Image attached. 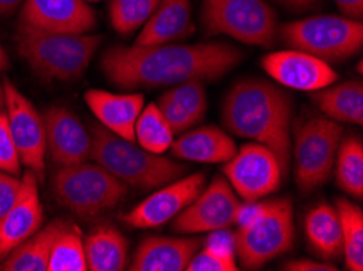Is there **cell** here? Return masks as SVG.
<instances>
[{
    "label": "cell",
    "instance_id": "52a82bcc",
    "mask_svg": "<svg viewBox=\"0 0 363 271\" xmlns=\"http://www.w3.org/2000/svg\"><path fill=\"white\" fill-rule=\"evenodd\" d=\"M206 35H227L251 46L272 47L277 40V13L266 0H202Z\"/></svg>",
    "mask_w": 363,
    "mask_h": 271
},
{
    "label": "cell",
    "instance_id": "44dd1931",
    "mask_svg": "<svg viewBox=\"0 0 363 271\" xmlns=\"http://www.w3.org/2000/svg\"><path fill=\"white\" fill-rule=\"evenodd\" d=\"M158 109L172 127L173 134H183L203 119L207 95L202 81H186L174 85L158 99Z\"/></svg>",
    "mask_w": 363,
    "mask_h": 271
},
{
    "label": "cell",
    "instance_id": "836d02e7",
    "mask_svg": "<svg viewBox=\"0 0 363 271\" xmlns=\"http://www.w3.org/2000/svg\"><path fill=\"white\" fill-rule=\"evenodd\" d=\"M21 190V180L16 175L0 171V219L10 212Z\"/></svg>",
    "mask_w": 363,
    "mask_h": 271
},
{
    "label": "cell",
    "instance_id": "8992f818",
    "mask_svg": "<svg viewBox=\"0 0 363 271\" xmlns=\"http://www.w3.org/2000/svg\"><path fill=\"white\" fill-rule=\"evenodd\" d=\"M277 36L294 51L311 54L328 64L345 62L362 51L363 25L349 16L320 15L285 23Z\"/></svg>",
    "mask_w": 363,
    "mask_h": 271
},
{
    "label": "cell",
    "instance_id": "277c9868",
    "mask_svg": "<svg viewBox=\"0 0 363 271\" xmlns=\"http://www.w3.org/2000/svg\"><path fill=\"white\" fill-rule=\"evenodd\" d=\"M90 158L129 187L153 190L179 179L189 171L186 164L135 146L134 142L113 134L101 124L90 127Z\"/></svg>",
    "mask_w": 363,
    "mask_h": 271
},
{
    "label": "cell",
    "instance_id": "f546056e",
    "mask_svg": "<svg viewBox=\"0 0 363 271\" xmlns=\"http://www.w3.org/2000/svg\"><path fill=\"white\" fill-rule=\"evenodd\" d=\"M84 239L79 229L67 223L60 231L49 255L48 271H86Z\"/></svg>",
    "mask_w": 363,
    "mask_h": 271
},
{
    "label": "cell",
    "instance_id": "d6a6232c",
    "mask_svg": "<svg viewBox=\"0 0 363 271\" xmlns=\"http://www.w3.org/2000/svg\"><path fill=\"white\" fill-rule=\"evenodd\" d=\"M236 257L220 255V253L203 247V250L197 252L188 265L186 271H236Z\"/></svg>",
    "mask_w": 363,
    "mask_h": 271
},
{
    "label": "cell",
    "instance_id": "4316f807",
    "mask_svg": "<svg viewBox=\"0 0 363 271\" xmlns=\"http://www.w3.org/2000/svg\"><path fill=\"white\" fill-rule=\"evenodd\" d=\"M344 242V262L349 271L363 270V212L347 198L335 200Z\"/></svg>",
    "mask_w": 363,
    "mask_h": 271
},
{
    "label": "cell",
    "instance_id": "4dcf8cb0",
    "mask_svg": "<svg viewBox=\"0 0 363 271\" xmlns=\"http://www.w3.org/2000/svg\"><path fill=\"white\" fill-rule=\"evenodd\" d=\"M158 4L160 0H111L109 20L119 35L130 36L147 23Z\"/></svg>",
    "mask_w": 363,
    "mask_h": 271
},
{
    "label": "cell",
    "instance_id": "9c48e42d",
    "mask_svg": "<svg viewBox=\"0 0 363 271\" xmlns=\"http://www.w3.org/2000/svg\"><path fill=\"white\" fill-rule=\"evenodd\" d=\"M342 125L320 115L298 119L295 124V179L303 193L316 190L333 174Z\"/></svg>",
    "mask_w": 363,
    "mask_h": 271
},
{
    "label": "cell",
    "instance_id": "5bb4252c",
    "mask_svg": "<svg viewBox=\"0 0 363 271\" xmlns=\"http://www.w3.org/2000/svg\"><path fill=\"white\" fill-rule=\"evenodd\" d=\"M262 69L280 85L300 91H316L333 85L337 74L328 62L301 51H279L262 57Z\"/></svg>",
    "mask_w": 363,
    "mask_h": 271
},
{
    "label": "cell",
    "instance_id": "3957f363",
    "mask_svg": "<svg viewBox=\"0 0 363 271\" xmlns=\"http://www.w3.org/2000/svg\"><path fill=\"white\" fill-rule=\"evenodd\" d=\"M16 49L35 74L48 80H79L90 65L101 38L86 33L46 31L18 21Z\"/></svg>",
    "mask_w": 363,
    "mask_h": 271
},
{
    "label": "cell",
    "instance_id": "8fae6325",
    "mask_svg": "<svg viewBox=\"0 0 363 271\" xmlns=\"http://www.w3.org/2000/svg\"><path fill=\"white\" fill-rule=\"evenodd\" d=\"M223 174L243 200L252 202L279 190L284 173L276 154L259 143H247L223 163Z\"/></svg>",
    "mask_w": 363,
    "mask_h": 271
},
{
    "label": "cell",
    "instance_id": "83f0119b",
    "mask_svg": "<svg viewBox=\"0 0 363 271\" xmlns=\"http://www.w3.org/2000/svg\"><path fill=\"white\" fill-rule=\"evenodd\" d=\"M334 164L339 189L360 200L363 197V143L359 137H349L340 143Z\"/></svg>",
    "mask_w": 363,
    "mask_h": 271
},
{
    "label": "cell",
    "instance_id": "30bf717a",
    "mask_svg": "<svg viewBox=\"0 0 363 271\" xmlns=\"http://www.w3.org/2000/svg\"><path fill=\"white\" fill-rule=\"evenodd\" d=\"M5 90V110L10 134L18 149L20 161L26 168H30L38 180H44L46 174V159L48 153V138H46V124L44 117L38 113L36 108L28 98L21 95L9 80L4 81Z\"/></svg>",
    "mask_w": 363,
    "mask_h": 271
},
{
    "label": "cell",
    "instance_id": "d4e9b609",
    "mask_svg": "<svg viewBox=\"0 0 363 271\" xmlns=\"http://www.w3.org/2000/svg\"><path fill=\"white\" fill-rule=\"evenodd\" d=\"M67 221L56 219L51 221L48 226L38 229L35 234L15 247L9 257L5 258L2 270L5 271H48L49 255L51 248L56 242Z\"/></svg>",
    "mask_w": 363,
    "mask_h": 271
},
{
    "label": "cell",
    "instance_id": "ba28073f",
    "mask_svg": "<svg viewBox=\"0 0 363 271\" xmlns=\"http://www.w3.org/2000/svg\"><path fill=\"white\" fill-rule=\"evenodd\" d=\"M294 239V204L290 198H274L255 224L235 232V255L243 268L259 270L291 250Z\"/></svg>",
    "mask_w": 363,
    "mask_h": 271
},
{
    "label": "cell",
    "instance_id": "f35d334b",
    "mask_svg": "<svg viewBox=\"0 0 363 271\" xmlns=\"http://www.w3.org/2000/svg\"><path fill=\"white\" fill-rule=\"evenodd\" d=\"M282 7L291 10V12H306L320 4V0H277Z\"/></svg>",
    "mask_w": 363,
    "mask_h": 271
},
{
    "label": "cell",
    "instance_id": "6da1fadb",
    "mask_svg": "<svg viewBox=\"0 0 363 271\" xmlns=\"http://www.w3.org/2000/svg\"><path fill=\"white\" fill-rule=\"evenodd\" d=\"M243 59L227 42L113 46L103 54L101 69L116 86L160 88L186 81H216Z\"/></svg>",
    "mask_w": 363,
    "mask_h": 271
},
{
    "label": "cell",
    "instance_id": "74e56055",
    "mask_svg": "<svg viewBox=\"0 0 363 271\" xmlns=\"http://www.w3.org/2000/svg\"><path fill=\"white\" fill-rule=\"evenodd\" d=\"M335 4L345 16L352 20H362L363 0H335Z\"/></svg>",
    "mask_w": 363,
    "mask_h": 271
},
{
    "label": "cell",
    "instance_id": "e575fe53",
    "mask_svg": "<svg viewBox=\"0 0 363 271\" xmlns=\"http://www.w3.org/2000/svg\"><path fill=\"white\" fill-rule=\"evenodd\" d=\"M266 207H267V200L266 202L245 200V203H240L238 208H236V214H235L236 228L243 229V228H247V226L255 224L256 221L262 217Z\"/></svg>",
    "mask_w": 363,
    "mask_h": 271
},
{
    "label": "cell",
    "instance_id": "603a6c76",
    "mask_svg": "<svg viewBox=\"0 0 363 271\" xmlns=\"http://www.w3.org/2000/svg\"><path fill=\"white\" fill-rule=\"evenodd\" d=\"M305 234L308 246L324 262H337L344 255L342 231L335 208L321 203L306 213Z\"/></svg>",
    "mask_w": 363,
    "mask_h": 271
},
{
    "label": "cell",
    "instance_id": "f1b7e54d",
    "mask_svg": "<svg viewBox=\"0 0 363 271\" xmlns=\"http://www.w3.org/2000/svg\"><path fill=\"white\" fill-rule=\"evenodd\" d=\"M135 140L142 148L155 154L168 151L172 146L174 134L157 104L152 103L142 109L135 122Z\"/></svg>",
    "mask_w": 363,
    "mask_h": 271
},
{
    "label": "cell",
    "instance_id": "8d00e7d4",
    "mask_svg": "<svg viewBox=\"0 0 363 271\" xmlns=\"http://www.w3.org/2000/svg\"><path fill=\"white\" fill-rule=\"evenodd\" d=\"M282 270L289 271H337L334 265L328 262H313V260H294L287 262Z\"/></svg>",
    "mask_w": 363,
    "mask_h": 271
},
{
    "label": "cell",
    "instance_id": "cb8c5ba5",
    "mask_svg": "<svg viewBox=\"0 0 363 271\" xmlns=\"http://www.w3.org/2000/svg\"><path fill=\"white\" fill-rule=\"evenodd\" d=\"M86 268L91 271H123L128 263V239L113 226L91 231L84 241Z\"/></svg>",
    "mask_w": 363,
    "mask_h": 271
},
{
    "label": "cell",
    "instance_id": "7a4b0ae2",
    "mask_svg": "<svg viewBox=\"0 0 363 271\" xmlns=\"http://www.w3.org/2000/svg\"><path fill=\"white\" fill-rule=\"evenodd\" d=\"M291 115V98L282 88L261 79L236 81L222 104L225 129L271 149L284 177L290 169Z\"/></svg>",
    "mask_w": 363,
    "mask_h": 271
},
{
    "label": "cell",
    "instance_id": "9a60e30c",
    "mask_svg": "<svg viewBox=\"0 0 363 271\" xmlns=\"http://www.w3.org/2000/svg\"><path fill=\"white\" fill-rule=\"evenodd\" d=\"M20 21L46 31L88 33L96 16L85 0H25Z\"/></svg>",
    "mask_w": 363,
    "mask_h": 271
},
{
    "label": "cell",
    "instance_id": "ac0fdd59",
    "mask_svg": "<svg viewBox=\"0 0 363 271\" xmlns=\"http://www.w3.org/2000/svg\"><path fill=\"white\" fill-rule=\"evenodd\" d=\"M199 239L150 236L142 241L132 258V271H186L192 257L199 252Z\"/></svg>",
    "mask_w": 363,
    "mask_h": 271
},
{
    "label": "cell",
    "instance_id": "7402d4cb",
    "mask_svg": "<svg viewBox=\"0 0 363 271\" xmlns=\"http://www.w3.org/2000/svg\"><path fill=\"white\" fill-rule=\"evenodd\" d=\"M172 151L176 158L194 163H218L230 161L236 153L233 138L218 127H199L172 143Z\"/></svg>",
    "mask_w": 363,
    "mask_h": 271
},
{
    "label": "cell",
    "instance_id": "2e32d148",
    "mask_svg": "<svg viewBox=\"0 0 363 271\" xmlns=\"http://www.w3.org/2000/svg\"><path fill=\"white\" fill-rule=\"evenodd\" d=\"M43 219L38 177L30 171L21 179V190L15 204L0 219V260L7 258L15 247L35 234L41 228Z\"/></svg>",
    "mask_w": 363,
    "mask_h": 271
},
{
    "label": "cell",
    "instance_id": "e0dca14e",
    "mask_svg": "<svg viewBox=\"0 0 363 271\" xmlns=\"http://www.w3.org/2000/svg\"><path fill=\"white\" fill-rule=\"evenodd\" d=\"M48 149L54 163L69 166L88 161L91 137L74 113L65 108H49L44 115Z\"/></svg>",
    "mask_w": 363,
    "mask_h": 271
},
{
    "label": "cell",
    "instance_id": "ffe728a7",
    "mask_svg": "<svg viewBox=\"0 0 363 271\" xmlns=\"http://www.w3.org/2000/svg\"><path fill=\"white\" fill-rule=\"evenodd\" d=\"M194 31L191 0H160L153 15L135 38V46H158L184 40Z\"/></svg>",
    "mask_w": 363,
    "mask_h": 271
},
{
    "label": "cell",
    "instance_id": "484cf974",
    "mask_svg": "<svg viewBox=\"0 0 363 271\" xmlns=\"http://www.w3.org/2000/svg\"><path fill=\"white\" fill-rule=\"evenodd\" d=\"M313 103L335 122L363 124V86L360 81H344L311 91Z\"/></svg>",
    "mask_w": 363,
    "mask_h": 271
},
{
    "label": "cell",
    "instance_id": "60d3db41",
    "mask_svg": "<svg viewBox=\"0 0 363 271\" xmlns=\"http://www.w3.org/2000/svg\"><path fill=\"white\" fill-rule=\"evenodd\" d=\"M10 69V59L7 52H5V49L2 47V44H0V71H7Z\"/></svg>",
    "mask_w": 363,
    "mask_h": 271
},
{
    "label": "cell",
    "instance_id": "7c38bea8",
    "mask_svg": "<svg viewBox=\"0 0 363 271\" xmlns=\"http://www.w3.org/2000/svg\"><path fill=\"white\" fill-rule=\"evenodd\" d=\"M238 204L227 177L217 175L194 202L176 214L173 229L181 234H197L232 228Z\"/></svg>",
    "mask_w": 363,
    "mask_h": 271
},
{
    "label": "cell",
    "instance_id": "7bdbcfd3",
    "mask_svg": "<svg viewBox=\"0 0 363 271\" xmlns=\"http://www.w3.org/2000/svg\"><path fill=\"white\" fill-rule=\"evenodd\" d=\"M88 2H100V0H88Z\"/></svg>",
    "mask_w": 363,
    "mask_h": 271
},
{
    "label": "cell",
    "instance_id": "d6986e66",
    "mask_svg": "<svg viewBox=\"0 0 363 271\" xmlns=\"http://www.w3.org/2000/svg\"><path fill=\"white\" fill-rule=\"evenodd\" d=\"M85 101L101 125L125 140L135 142V122L144 109V95H114L103 90H88Z\"/></svg>",
    "mask_w": 363,
    "mask_h": 271
},
{
    "label": "cell",
    "instance_id": "1f68e13d",
    "mask_svg": "<svg viewBox=\"0 0 363 271\" xmlns=\"http://www.w3.org/2000/svg\"><path fill=\"white\" fill-rule=\"evenodd\" d=\"M20 166V154L10 134L7 114L0 113V171L18 177Z\"/></svg>",
    "mask_w": 363,
    "mask_h": 271
},
{
    "label": "cell",
    "instance_id": "ab89813d",
    "mask_svg": "<svg viewBox=\"0 0 363 271\" xmlns=\"http://www.w3.org/2000/svg\"><path fill=\"white\" fill-rule=\"evenodd\" d=\"M25 0H0V16L12 15L16 8L23 5Z\"/></svg>",
    "mask_w": 363,
    "mask_h": 271
},
{
    "label": "cell",
    "instance_id": "5b68a950",
    "mask_svg": "<svg viewBox=\"0 0 363 271\" xmlns=\"http://www.w3.org/2000/svg\"><path fill=\"white\" fill-rule=\"evenodd\" d=\"M56 200L80 218L90 219L124 200L129 185L95 163L60 166L52 177Z\"/></svg>",
    "mask_w": 363,
    "mask_h": 271
},
{
    "label": "cell",
    "instance_id": "4fadbf2b",
    "mask_svg": "<svg viewBox=\"0 0 363 271\" xmlns=\"http://www.w3.org/2000/svg\"><path fill=\"white\" fill-rule=\"evenodd\" d=\"M203 185H206L203 173L179 177L125 213L123 217L124 223L137 229L160 228L194 202L203 190Z\"/></svg>",
    "mask_w": 363,
    "mask_h": 271
},
{
    "label": "cell",
    "instance_id": "d590c367",
    "mask_svg": "<svg viewBox=\"0 0 363 271\" xmlns=\"http://www.w3.org/2000/svg\"><path fill=\"white\" fill-rule=\"evenodd\" d=\"M206 247L220 253V255L236 257L235 255V232L227 229L211 231V236L206 239Z\"/></svg>",
    "mask_w": 363,
    "mask_h": 271
},
{
    "label": "cell",
    "instance_id": "b9f144b4",
    "mask_svg": "<svg viewBox=\"0 0 363 271\" xmlns=\"http://www.w3.org/2000/svg\"><path fill=\"white\" fill-rule=\"evenodd\" d=\"M5 110V90L4 86L0 85V113H4Z\"/></svg>",
    "mask_w": 363,
    "mask_h": 271
}]
</instances>
